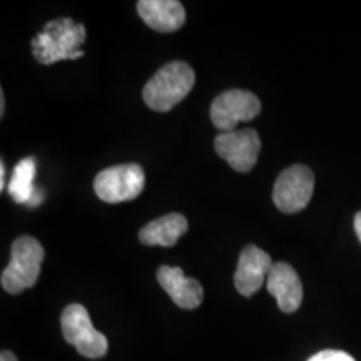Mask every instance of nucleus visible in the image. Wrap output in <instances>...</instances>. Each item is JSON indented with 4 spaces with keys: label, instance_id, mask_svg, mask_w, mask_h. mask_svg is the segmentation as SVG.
<instances>
[{
    "label": "nucleus",
    "instance_id": "nucleus-1",
    "mask_svg": "<svg viewBox=\"0 0 361 361\" xmlns=\"http://www.w3.org/2000/svg\"><path fill=\"white\" fill-rule=\"evenodd\" d=\"M196 82L192 67L183 61L162 66L142 90L144 102L156 112H168L184 101Z\"/></svg>",
    "mask_w": 361,
    "mask_h": 361
},
{
    "label": "nucleus",
    "instance_id": "nucleus-2",
    "mask_svg": "<svg viewBox=\"0 0 361 361\" xmlns=\"http://www.w3.org/2000/svg\"><path fill=\"white\" fill-rule=\"evenodd\" d=\"M85 39L82 24H75L72 19H57L45 25L44 32L32 39V54L40 64H54L62 59L82 57L79 49Z\"/></svg>",
    "mask_w": 361,
    "mask_h": 361
},
{
    "label": "nucleus",
    "instance_id": "nucleus-3",
    "mask_svg": "<svg viewBox=\"0 0 361 361\" xmlns=\"http://www.w3.org/2000/svg\"><path fill=\"white\" fill-rule=\"evenodd\" d=\"M44 261V247L32 236H20L12 245L11 263L2 273V288L19 295L37 283Z\"/></svg>",
    "mask_w": 361,
    "mask_h": 361
},
{
    "label": "nucleus",
    "instance_id": "nucleus-4",
    "mask_svg": "<svg viewBox=\"0 0 361 361\" xmlns=\"http://www.w3.org/2000/svg\"><path fill=\"white\" fill-rule=\"evenodd\" d=\"M61 326L66 341L85 358L97 360L106 356L109 348L107 338L94 328L87 310L82 305L74 303L67 306L61 316Z\"/></svg>",
    "mask_w": 361,
    "mask_h": 361
},
{
    "label": "nucleus",
    "instance_id": "nucleus-5",
    "mask_svg": "<svg viewBox=\"0 0 361 361\" xmlns=\"http://www.w3.org/2000/svg\"><path fill=\"white\" fill-rule=\"evenodd\" d=\"M146 178L137 164H119L101 171L94 180V191L104 202H124L135 200L142 192Z\"/></svg>",
    "mask_w": 361,
    "mask_h": 361
},
{
    "label": "nucleus",
    "instance_id": "nucleus-6",
    "mask_svg": "<svg viewBox=\"0 0 361 361\" xmlns=\"http://www.w3.org/2000/svg\"><path fill=\"white\" fill-rule=\"evenodd\" d=\"M261 112V101L250 90L231 89L211 104V121L221 133H234L239 123H247Z\"/></svg>",
    "mask_w": 361,
    "mask_h": 361
},
{
    "label": "nucleus",
    "instance_id": "nucleus-7",
    "mask_svg": "<svg viewBox=\"0 0 361 361\" xmlns=\"http://www.w3.org/2000/svg\"><path fill=\"white\" fill-rule=\"evenodd\" d=\"M313 191V171L303 164H295L279 174L273 189V201L283 213H300L308 206Z\"/></svg>",
    "mask_w": 361,
    "mask_h": 361
},
{
    "label": "nucleus",
    "instance_id": "nucleus-8",
    "mask_svg": "<svg viewBox=\"0 0 361 361\" xmlns=\"http://www.w3.org/2000/svg\"><path fill=\"white\" fill-rule=\"evenodd\" d=\"M216 152L238 173H250L258 162L261 139L255 129L221 133L214 141Z\"/></svg>",
    "mask_w": 361,
    "mask_h": 361
},
{
    "label": "nucleus",
    "instance_id": "nucleus-9",
    "mask_svg": "<svg viewBox=\"0 0 361 361\" xmlns=\"http://www.w3.org/2000/svg\"><path fill=\"white\" fill-rule=\"evenodd\" d=\"M273 259L268 252L258 246H246L239 256L234 286L243 296H252L268 281L269 271L273 268Z\"/></svg>",
    "mask_w": 361,
    "mask_h": 361
},
{
    "label": "nucleus",
    "instance_id": "nucleus-10",
    "mask_svg": "<svg viewBox=\"0 0 361 361\" xmlns=\"http://www.w3.org/2000/svg\"><path fill=\"white\" fill-rule=\"evenodd\" d=\"M157 281L179 308L194 310L202 303L204 291L201 283L197 279L184 276V271L180 268L161 266L157 269Z\"/></svg>",
    "mask_w": 361,
    "mask_h": 361
},
{
    "label": "nucleus",
    "instance_id": "nucleus-11",
    "mask_svg": "<svg viewBox=\"0 0 361 361\" xmlns=\"http://www.w3.org/2000/svg\"><path fill=\"white\" fill-rule=\"evenodd\" d=\"M268 291L276 298L283 313H295L303 301V284L293 266L274 263L268 276Z\"/></svg>",
    "mask_w": 361,
    "mask_h": 361
},
{
    "label": "nucleus",
    "instance_id": "nucleus-12",
    "mask_svg": "<svg viewBox=\"0 0 361 361\" xmlns=\"http://www.w3.org/2000/svg\"><path fill=\"white\" fill-rule=\"evenodd\" d=\"M137 13L151 29L162 34L176 32L186 22V11L178 0H141Z\"/></svg>",
    "mask_w": 361,
    "mask_h": 361
},
{
    "label": "nucleus",
    "instance_id": "nucleus-13",
    "mask_svg": "<svg viewBox=\"0 0 361 361\" xmlns=\"http://www.w3.org/2000/svg\"><path fill=\"white\" fill-rule=\"evenodd\" d=\"M188 231V219L183 214L171 213L157 218L139 231V241L146 246L171 247Z\"/></svg>",
    "mask_w": 361,
    "mask_h": 361
},
{
    "label": "nucleus",
    "instance_id": "nucleus-14",
    "mask_svg": "<svg viewBox=\"0 0 361 361\" xmlns=\"http://www.w3.org/2000/svg\"><path fill=\"white\" fill-rule=\"evenodd\" d=\"M35 159L25 157L13 169L12 179L8 183L7 191L12 200L19 204H27L29 207L39 206L44 200V192L35 188Z\"/></svg>",
    "mask_w": 361,
    "mask_h": 361
},
{
    "label": "nucleus",
    "instance_id": "nucleus-15",
    "mask_svg": "<svg viewBox=\"0 0 361 361\" xmlns=\"http://www.w3.org/2000/svg\"><path fill=\"white\" fill-rule=\"evenodd\" d=\"M308 361H356L353 356L340 350H324L311 356Z\"/></svg>",
    "mask_w": 361,
    "mask_h": 361
},
{
    "label": "nucleus",
    "instance_id": "nucleus-16",
    "mask_svg": "<svg viewBox=\"0 0 361 361\" xmlns=\"http://www.w3.org/2000/svg\"><path fill=\"white\" fill-rule=\"evenodd\" d=\"M0 189H6V164L0 162Z\"/></svg>",
    "mask_w": 361,
    "mask_h": 361
},
{
    "label": "nucleus",
    "instance_id": "nucleus-17",
    "mask_svg": "<svg viewBox=\"0 0 361 361\" xmlns=\"http://www.w3.org/2000/svg\"><path fill=\"white\" fill-rule=\"evenodd\" d=\"M0 361H17V356L12 351H2L0 355Z\"/></svg>",
    "mask_w": 361,
    "mask_h": 361
},
{
    "label": "nucleus",
    "instance_id": "nucleus-18",
    "mask_svg": "<svg viewBox=\"0 0 361 361\" xmlns=\"http://www.w3.org/2000/svg\"><path fill=\"white\" fill-rule=\"evenodd\" d=\"M355 231H356V234H358V238L361 241V211L355 216Z\"/></svg>",
    "mask_w": 361,
    "mask_h": 361
},
{
    "label": "nucleus",
    "instance_id": "nucleus-19",
    "mask_svg": "<svg viewBox=\"0 0 361 361\" xmlns=\"http://www.w3.org/2000/svg\"><path fill=\"white\" fill-rule=\"evenodd\" d=\"M4 112H6V97L0 94V116H4Z\"/></svg>",
    "mask_w": 361,
    "mask_h": 361
}]
</instances>
